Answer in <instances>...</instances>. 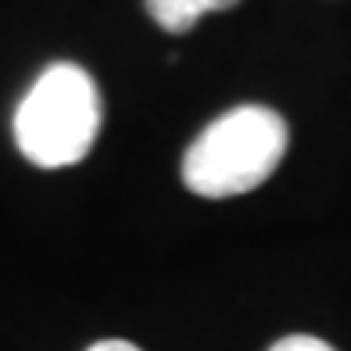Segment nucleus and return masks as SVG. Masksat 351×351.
<instances>
[{"instance_id":"f257e3e1","label":"nucleus","mask_w":351,"mask_h":351,"mask_svg":"<svg viewBox=\"0 0 351 351\" xmlns=\"http://www.w3.org/2000/svg\"><path fill=\"white\" fill-rule=\"evenodd\" d=\"M287 151V122L265 104L219 115L183 154V183L197 197H237L262 186Z\"/></svg>"},{"instance_id":"f03ea898","label":"nucleus","mask_w":351,"mask_h":351,"mask_svg":"<svg viewBox=\"0 0 351 351\" xmlns=\"http://www.w3.org/2000/svg\"><path fill=\"white\" fill-rule=\"evenodd\" d=\"M101 90L72 61L43 69L14 108V143L40 169H65L90 154L101 133Z\"/></svg>"},{"instance_id":"7ed1b4c3","label":"nucleus","mask_w":351,"mask_h":351,"mask_svg":"<svg viewBox=\"0 0 351 351\" xmlns=\"http://www.w3.org/2000/svg\"><path fill=\"white\" fill-rule=\"evenodd\" d=\"M143 4H147V14L165 33H190L201 22V14L226 11L237 0H143Z\"/></svg>"},{"instance_id":"20e7f679","label":"nucleus","mask_w":351,"mask_h":351,"mask_svg":"<svg viewBox=\"0 0 351 351\" xmlns=\"http://www.w3.org/2000/svg\"><path fill=\"white\" fill-rule=\"evenodd\" d=\"M269 351H333V348L319 337H308V333H291V337L276 341Z\"/></svg>"},{"instance_id":"39448f33","label":"nucleus","mask_w":351,"mask_h":351,"mask_svg":"<svg viewBox=\"0 0 351 351\" xmlns=\"http://www.w3.org/2000/svg\"><path fill=\"white\" fill-rule=\"evenodd\" d=\"M86 351H140V348L130 344V341H97V344L86 348Z\"/></svg>"}]
</instances>
